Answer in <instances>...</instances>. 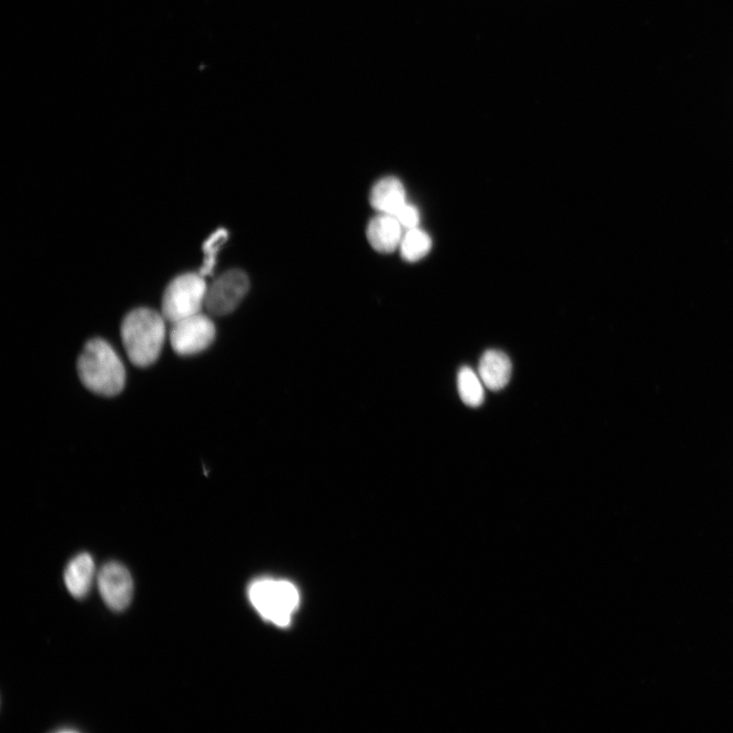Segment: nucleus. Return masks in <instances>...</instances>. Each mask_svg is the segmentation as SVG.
Here are the masks:
<instances>
[{
  "instance_id": "15",
  "label": "nucleus",
  "mask_w": 733,
  "mask_h": 733,
  "mask_svg": "<svg viewBox=\"0 0 733 733\" xmlns=\"http://www.w3.org/2000/svg\"><path fill=\"white\" fill-rule=\"evenodd\" d=\"M403 228L408 230L419 228L420 212L417 207L407 203L396 215Z\"/></svg>"
},
{
  "instance_id": "7",
  "label": "nucleus",
  "mask_w": 733,
  "mask_h": 733,
  "mask_svg": "<svg viewBox=\"0 0 733 733\" xmlns=\"http://www.w3.org/2000/svg\"><path fill=\"white\" fill-rule=\"evenodd\" d=\"M105 604L114 611L125 610L133 599L134 582L129 570L116 561L104 565L97 577Z\"/></svg>"
},
{
  "instance_id": "5",
  "label": "nucleus",
  "mask_w": 733,
  "mask_h": 733,
  "mask_svg": "<svg viewBox=\"0 0 733 733\" xmlns=\"http://www.w3.org/2000/svg\"><path fill=\"white\" fill-rule=\"evenodd\" d=\"M249 289L250 280L244 271L225 272L208 287L205 308L214 316L229 315L243 302Z\"/></svg>"
},
{
  "instance_id": "13",
  "label": "nucleus",
  "mask_w": 733,
  "mask_h": 733,
  "mask_svg": "<svg viewBox=\"0 0 733 733\" xmlns=\"http://www.w3.org/2000/svg\"><path fill=\"white\" fill-rule=\"evenodd\" d=\"M459 392L462 401L472 407H480L484 402V388L476 373L469 367H463L458 377Z\"/></svg>"
},
{
  "instance_id": "1",
  "label": "nucleus",
  "mask_w": 733,
  "mask_h": 733,
  "mask_svg": "<svg viewBox=\"0 0 733 733\" xmlns=\"http://www.w3.org/2000/svg\"><path fill=\"white\" fill-rule=\"evenodd\" d=\"M78 374L84 386L103 397H116L126 385L121 357L101 338L87 343L78 360Z\"/></svg>"
},
{
  "instance_id": "3",
  "label": "nucleus",
  "mask_w": 733,
  "mask_h": 733,
  "mask_svg": "<svg viewBox=\"0 0 733 733\" xmlns=\"http://www.w3.org/2000/svg\"><path fill=\"white\" fill-rule=\"evenodd\" d=\"M249 596L258 612L278 627L290 624L300 601L299 592L292 583L271 579L252 584Z\"/></svg>"
},
{
  "instance_id": "9",
  "label": "nucleus",
  "mask_w": 733,
  "mask_h": 733,
  "mask_svg": "<svg viewBox=\"0 0 733 733\" xmlns=\"http://www.w3.org/2000/svg\"><path fill=\"white\" fill-rule=\"evenodd\" d=\"M370 203L379 213L396 215L408 203L404 184L394 177L379 180L371 190Z\"/></svg>"
},
{
  "instance_id": "11",
  "label": "nucleus",
  "mask_w": 733,
  "mask_h": 733,
  "mask_svg": "<svg viewBox=\"0 0 733 733\" xmlns=\"http://www.w3.org/2000/svg\"><path fill=\"white\" fill-rule=\"evenodd\" d=\"M95 574V563L88 553L74 557L66 568L65 583L69 592L78 599L88 595Z\"/></svg>"
},
{
  "instance_id": "10",
  "label": "nucleus",
  "mask_w": 733,
  "mask_h": 733,
  "mask_svg": "<svg viewBox=\"0 0 733 733\" xmlns=\"http://www.w3.org/2000/svg\"><path fill=\"white\" fill-rule=\"evenodd\" d=\"M513 365L509 356L501 351H487L479 364V375L483 384L492 391H498L509 384Z\"/></svg>"
},
{
  "instance_id": "6",
  "label": "nucleus",
  "mask_w": 733,
  "mask_h": 733,
  "mask_svg": "<svg viewBox=\"0 0 733 733\" xmlns=\"http://www.w3.org/2000/svg\"><path fill=\"white\" fill-rule=\"evenodd\" d=\"M216 328L213 321L203 313L173 324L169 340L180 356H193L207 350L214 342Z\"/></svg>"
},
{
  "instance_id": "8",
  "label": "nucleus",
  "mask_w": 733,
  "mask_h": 733,
  "mask_svg": "<svg viewBox=\"0 0 733 733\" xmlns=\"http://www.w3.org/2000/svg\"><path fill=\"white\" fill-rule=\"evenodd\" d=\"M404 228L399 219L390 214L379 213L371 219L367 228V239L379 253L390 254L400 249Z\"/></svg>"
},
{
  "instance_id": "2",
  "label": "nucleus",
  "mask_w": 733,
  "mask_h": 733,
  "mask_svg": "<svg viewBox=\"0 0 733 733\" xmlns=\"http://www.w3.org/2000/svg\"><path fill=\"white\" fill-rule=\"evenodd\" d=\"M165 318L148 308L130 312L122 324V340L131 362L149 367L159 358L166 335Z\"/></svg>"
},
{
  "instance_id": "12",
  "label": "nucleus",
  "mask_w": 733,
  "mask_h": 733,
  "mask_svg": "<svg viewBox=\"0 0 733 733\" xmlns=\"http://www.w3.org/2000/svg\"><path fill=\"white\" fill-rule=\"evenodd\" d=\"M431 249L430 236L419 228L408 230L400 246L402 257L408 262L420 261L429 254Z\"/></svg>"
},
{
  "instance_id": "14",
  "label": "nucleus",
  "mask_w": 733,
  "mask_h": 733,
  "mask_svg": "<svg viewBox=\"0 0 733 733\" xmlns=\"http://www.w3.org/2000/svg\"><path fill=\"white\" fill-rule=\"evenodd\" d=\"M229 239V233L227 230L220 229L212 234L203 245L204 261L200 268V274L203 276L210 275L215 267L216 258L221 247Z\"/></svg>"
},
{
  "instance_id": "4",
  "label": "nucleus",
  "mask_w": 733,
  "mask_h": 733,
  "mask_svg": "<svg viewBox=\"0 0 733 733\" xmlns=\"http://www.w3.org/2000/svg\"><path fill=\"white\" fill-rule=\"evenodd\" d=\"M208 286L200 273H185L176 277L166 288L161 314L172 324L202 313Z\"/></svg>"
}]
</instances>
